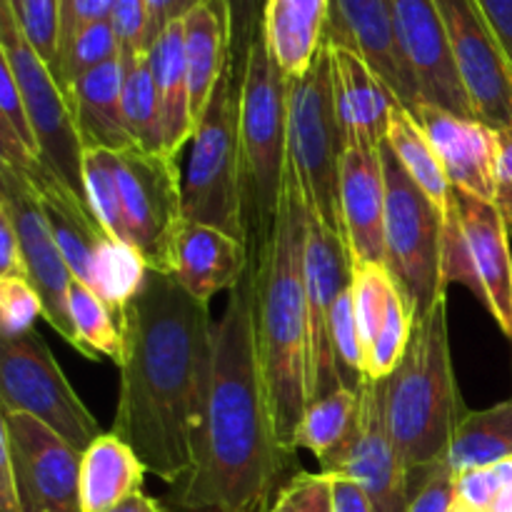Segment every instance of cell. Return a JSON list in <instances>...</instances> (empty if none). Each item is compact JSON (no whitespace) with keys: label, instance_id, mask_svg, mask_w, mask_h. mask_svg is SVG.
Returning <instances> with one entry per match:
<instances>
[{"label":"cell","instance_id":"5","mask_svg":"<svg viewBox=\"0 0 512 512\" xmlns=\"http://www.w3.org/2000/svg\"><path fill=\"white\" fill-rule=\"evenodd\" d=\"M240 78V178L250 258L265 248L288 170V78L263 35L250 45Z\"/></svg>","mask_w":512,"mask_h":512},{"label":"cell","instance_id":"18","mask_svg":"<svg viewBox=\"0 0 512 512\" xmlns=\"http://www.w3.org/2000/svg\"><path fill=\"white\" fill-rule=\"evenodd\" d=\"M395 33L405 63L418 83L420 100L460 118H475L438 0H395Z\"/></svg>","mask_w":512,"mask_h":512},{"label":"cell","instance_id":"7","mask_svg":"<svg viewBox=\"0 0 512 512\" xmlns=\"http://www.w3.org/2000/svg\"><path fill=\"white\" fill-rule=\"evenodd\" d=\"M183 218L185 223L213 225L245 240L240 78L233 60L220 75L190 140V158L183 175Z\"/></svg>","mask_w":512,"mask_h":512},{"label":"cell","instance_id":"48","mask_svg":"<svg viewBox=\"0 0 512 512\" xmlns=\"http://www.w3.org/2000/svg\"><path fill=\"white\" fill-rule=\"evenodd\" d=\"M500 135V153H498V170H495V205L505 220L512 238V130H505Z\"/></svg>","mask_w":512,"mask_h":512},{"label":"cell","instance_id":"58","mask_svg":"<svg viewBox=\"0 0 512 512\" xmlns=\"http://www.w3.org/2000/svg\"><path fill=\"white\" fill-rule=\"evenodd\" d=\"M165 510H168V508H165Z\"/></svg>","mask_w":512,"mask_h":512},{"label":"cell","instance_id":"46","mask_svg":"<svg viewBox=\"0 0 512 512\" xmlns=\"http://www.w3.org/2000/svg\"><path fill=\"white\" fill-rule=\"evenodd\" d=\"M0 113H3L0 120H5V123L10 125V130H13L35 155H40L38 140H35L33 125H30L28 110H25L23 103V95H20L13 73H10V68L3 60H0Z\"/></svg>","mask_w":512,"mask_h":512},{"label":"cell","instance_id":"31","mask_svg":"<svg viewBox=\"0 0 512 512\" xmlns=\"http://www.w3.org/2000/svg\"><path fill=\"white\" fill-rule=\"evenodd\" d=\"M358 408V390L348 388V385L310 403L298 428L295 448L310 450L318 463H325L350 438L355 420H358Z\"/></svg>","mask_w":512,"mask_h":512},{"label":"cell","instance_id":"35","mask_svg":"<svg viewBox=\"0 0 512 512\" xmlns=\"http://www.w3.org/2000/svg\"><path fill=\"white\" fill-rule=\"evenodd\" d=\"M68 308L70 318H73V328L88 358L98 360L103 355V358L115 360V365H118L120 358H123V335H120V325L113 310L80 280L70 283Z\"/></svg>","mask_w":512,"mask_h":512},{"label":"cell","instance_id":"27","mask_svg":"<svg viewBox=\"0 0 512 512\" xmlns=\"http://www.w3.org/2000/svg\"><path fill=\"white\" fill-rule=\"evenodd\" d=\"M185 28V60H188V83L193 118L198 125L218 85L220 75L228 68L230 58V30L228 10L223 0H208L190 10L183 18Z\"/></svg>","mask_w":512,"mask_h":512},{"label":"cell","instance_id":"28","mask_svg":"<svg viewBox=\"0 0 512 512\" xmlns=\"http://www.w3.org/2000/svg\"><path fill=\"white\" fill-rule=\"evenodd\" d=\"M148 468L123 438L110 430L83 453L80 465V510L108 512L140 493Z\"/></svg>","mask_w":512,"mask_h":512},{"label":"cell","instance_id":"9","mask_svg":"<svg viewBox=\"0 0 512 512\" xmlns=\"http://www.w3.org/2000/svg\"><path fill=\"white\" fill-rule=\"evenodd\" d=\"M443 283L465 285L512 340L510 233L498 205L455 188L445 210Z\"/></svg>","mask_w":512,"mask_h":512},{"label":"cell","instance_id":"11","mask_svg":"<svg viewBox=\"0 0 512 512\" xmlns=\"http://www.w3.org/2000/svg\"><path fill=\"white\" fill-rule=\"evenodd\" d=\"M0 403L8 413L33 415L80 453L103 435L35 330L0 338Z\"/></svg>","mask_w":512,"mask_h":512},{"label":"cell","instance_id":"54","mask_svg":"<svg viewBox=\"0 0 512 512\" xmlns=\"http://www.w3.org/2000/svg\"><path fill=\"white\" fill-rule=\"evenodd\" d=\"M108 512H168V510H165L163 503H158V500L150 498V495H145L143 490H140V493L130 495V498H125L123 503H118Z\"/></svg>","mask_w":512,"mask_h":512},{"label":"cell","instance_id":"25","mask_svg":"<svg viewBox=\"0 0 512 512\" xmlns=\"http://www.w3.org/2000/svg\"><path fill=\"white\" fill-rule=\"evenodd\" d=\"M330 0H265L263 40L288 80L313 65L328 25Z\"/></svg>","mask_w":512,"mask_h":512},{"label":"cell","instance_id":"53","mask_svg":"<svg viewBox=\"0 0 512 512\" xmlns=\"http://www.w3.org/2000/svg\"><path fill=\"white\" fill-rule=\"evenodd\" d=\"M495 468H498L500 480H503V488H500L498 498H495L490 512H512V458L503 460V463H498Z\"/></svg>","mask_w":512,"mask_h":512},{"label":"cell","instance_id":"56","mask_svg":"<svg viewBox=\"0 0 512 512\" xmlns=\"http://www.w3.org/2000/svg\"><path fill=\"white\" fill-rule=\"evenodd\" d=\"M453 512H465V510H460V508H458V505H453Z\"/></svg>","mask_w":512,"mask_h":512},{"label":"cell","instance_id":"20","mask_svg":"<svg viewBox=\"0 0 512 512\" xmlns=\"http://www.w3.org/2000/svg\"><path fill=\"white\" fill-rule=\"evenodd\" d=\"M410 113L433 143L450 185L495 203V170H498L500 153L498 130L475 118H460L423 100L410 108Z\"/></svg>","mask_w":512,"mask_h":512},{"label":"cell","instance_id":"22","mask_svg":"<svg viewBox=\"0 0 512 512\" xmlns=\"http://www.w3.org/2000/svg\"><path fill=\"white\" fill-rule=\"evenodd\" d=\"M250 265L245 240L213 228L183 223L173 245V278L193 298L210 303L220 290H233Z\"/></svg>","mask_w":512,"mask_h":512},{"label":"cell","instance_id":"47","mask_svg":"<svg viewBox=\"0 0 512 512\" xmlns=\"http://www.w3.org/2000/svg\"><path fill=\"white\" fill-rule=\"evenodd\" d=\"M115 0H60V53L88 25L108 20ZM58 53V58H60Z\"/></svg>","mask_w":512,"mask_h":512},{"label":"cell","instance_id":"41","mask_svg":"<svg viewBox=\"0 0 512 512\" xmlns=\"http://www.w3.org/2000/svg\"><path fill=\"white\" fill-rule=\"evenodd\" d=\"M268 512H335L333 475L300 470L285 480Z\"/></svg>","mask_w":512,"mask_h":512},{"label":"cell","instance_id":"8","mask_svg":"<svg viewBox=\"0 0 512 512\" xmlns=\"http://www.w3.org/2000/svg\"><path fill=\"white\" fill-rule=\"evenodd\" d=\"M385 168V268L413 320H423L445 298V210L405 173L398 155L380 148Z\"/></svg>","mask_w":512,"mask_h":512},{"label":"cell","instance_id":"21","mask_svg":"<svg viewBox=\"0 0 512 512\" xmlns=\"http://www.w3.org/2000/svg\"><path fill=\"white\" fill-rule=\"evenodd\" d=\"M380 148L348 143L340 163V223L353 265H385L388 188Z\"/></svg>","mask_w":512,"mask_h":512},{"label":"cell","instance_id":"17","mask_svg":"<svg viewBox=\"0 0 512 512\" xmlns=\"http://www.w3.org/2000/svg\"><path fill=\"white\" fill-rule=\"evenodd\" d=\"M455 65L480 123L512 130V65L475 0H438Z\"/></svg>","mask_w":512,"mask_h":512},{"label":"cell","instance_id":"45","mask_svg":"<svg viewBox=\"0 0 512 512\" xmlns=\"http://www.w3.org/2000/svg\"><path fill=\"white\" fill-rule=\"evenodd\" d=\"M503 480L498 468H478L455 475V505L465 512H490Z\"/></svg>","mask_w":512,"mask_h":512},{"label":"cell","instance_id":"51","mask_svg":"<svg viewBox=\"0 0 512 512\" xmlns=\"http://www.w3.org/2000/svg\"><path fill=\"white\" fill-rule=\"evenodd\" d=\"M512 65V0H475Z\"/></svg>","mask_w":512,"mask_h":512},{"label":"cell","instance_id":"44","mask_svg":"<svg viewBox=\"0 0 512 512\" xmlns=\"http://www.w3.org/2000/svg\"><path fill=\"white\" fill-rule=\"evenodd\" d=\"M230 30V58L235 70L243 68L250 45L263 35L265 0H225Z\"/></svg>","mask_w":512,"mask_h":512},{"label":"cell","instance_id":"13","mask_svg":"<svg viewBox=\"0 0 512 512\" xmlns=\"http://www.w3.org/2000/svg\"><path fill=\"white\" fill-rule=\"evenodd\" d=\"M0 450L8 455L18 490L20 512L80 510L83 453L33 415L8 413L0 418Z\"/></svg>","mask_w":512,"mask_h":512},{"label":"cell","instance_id":"12","mask_svg":"<svg viewBox=\"0 0 512 512\" xmlns=\"http://www.w3.org/2000/svg\"><path fill=\"white\" fill-rule=\"evenodd\" d=\"M130 245L150 270L173 275L175 235L183 228V175L178 155L148 153L138 145L118 153Z\"/></svg>","mask_w":512,"mask_h":512},{"label":"cell","instance_id":"26","mask_svg":"<svg viewBox=\"0 0 512 512\" xmlns=\"http://www.w3.org/2000/svg\"><path fill=\"white\" fill-rule=\"evenodd\" d=\"M150 70L160 105V128H163L165 150L178 155L185 143L193 140L195 118L190 105L188 60H185V28L183 20L168 25L150 45Z\"/></svg>","mask_w":512,"mask_h":512},{"label":"cell","instance_id":"30","mask_svg":"<svg viewBox=\"0 0 512 512\" xmlns=\"http://www.w3.org/2000/svg\"><path fill=\"white\" fill-rule=\"evenodd\" d=\"M388 145L403 163L405 173L415 180V185H420V190H425L440 208L448 210L450 198H453V185L445 175L433 143L405 105H398L393 118H390Z\"/></svg>","mask_w":512,"mask_h":512},{"label":"cell","instance_id":"57","mask_svg":"<svg viewBox=\"0 0 512 512\" xmlns=\"http://www.w3.org/2000/svg\"><path fill=\"white\" fill-rule=\"evenodd\" d=\"M265 512H268V510H265Z\"/></svg>","mask_w":512,"mask_h":512},{"label":"cell","instance_id":"33","mask_svg":"<svg viewBox=\"0 0 512 512\" xmlns=\"http://www.w3.org/2000/svg\"><path fill=\"white\" fill-rule=\"evenodd\" d=\"M148 270L150 268L133 245L120 243V240L108 235L100 245L98 258H95L93 293L118 318L125 305L140 293L145 278H148Z\"/></svg>","mask_w":512,"mask_h":512},{"label":"cell","instance_id":"2","mask_svg":"<svg viewBox=\"0 0 512 512\" xmlns=\"http://www.w3.org/2000/svg\"><path fill=\"white\" fill-rule=\"evenodd\" d=\"M275 435L255 328L250 260L213 333V383L198 465L173 485L168 512H265L293 465Z\"/></svg>","mask_w":512,"mask_h":512},{"label":"cell","instance_id":"14","mask_svg":"<svg viewBox=\"0 0 512 512\" xmlns=\"http://www.w3.org/2000/svg\"><path fill=\"white\" fill-rule=\"evenodd\" d=\"M358 395L360 408L353 433L325 463H320V470L358 483L375 512H405L410 500L408 473L390 438L388 378H365Z\"/></svg>","mask_w":512,"mask_h":512},{"label":"cell","instance_id":"10","mask_svg":"<svg viewBox=\"0 0 512 512\" xmlns=\"http://www.w3.org/2000/svg\"><path fill=\"white\" fill-rule=\"evenodd\" d=\"M0 60L13 73L15 85L23 95L30 125L40 148V160L88 203L83 180L85 145L80 140L68 95L55 80L53 70L25 38L13 5L0 0Z\"/></svg>","mask_w":512,"mask_h":512},{"label":"cell","instance_id":"19","mask_svg":"<svg viewBox=\"0 0 512 512\" xmlns=\"http://www.w3.org/2000/svg\"><path fill=\"white\" fill-rule=\"evenodd\" d=\"M323 40L358 53L408 110L420 103L395 33V0H330Z\"/></svg>","mask_w":512,"mask_h":512},{"label":"cell","instance_id":"32","mask_svg":"<svg viewBox=\"0 0 512 512\" xmlns=\"http://www.w3.org/2000/svg\"><path fill=\"white\" fill-rule=\"evenodd\" d=\"M125 85H123V115L125 128L140 150L163 153V128H160V105L155 90L153 70L148 53L123 58ZM168 153V150H165Z\"/></svg>","mask_w":512,"mask_h":512},{"label":"cell","instance_id":"43","mask_svg":"<svg viewBox=\"0 0 512 512\" xmlns=\"http://www.w3.org/2000/svg\"><path fill=\"white\" fill-rule=\"evenodd\" d=\"M120 58L150 53V10L148 0H115L110 13Z\"/></svg>","mask_w":512,"mask_h":512},{"label":"cell","instance_id":"37","mask_svg":"<svg viewBox=\"0 0 512 512\" xmlns=\"http://www.w3.org/2000/svg\"><path fill=\"white\" fill-rule=\"evenodd\" d=\"M415 320L410 315L408 305H405L400 290H395L393 300H390L388 318L380 328L378 338H375L373 348L365 353L363 360V378L368 380H385L395 373V368L403 360L405 350H408L410 338H413Z\"/></svg>","mask_w":512,"mask_h":512},{"label":"cell","instance_id":"42","mask_svg":"<svg viewBox=\"0 0 512 512\" xmlns=\"http://www.w3.org/2000/svg\"><path fill=\"white\" fill-rule=\"evenodd\" d=\"M408 510L405 512H453L455 473L445 460L408 475Z\"/></svg>","mask_w":512,"mask_h":512},{"label":"cell","instance_id":"24","mask_svg":"<svg viewBox=\"0 0 512 512\" xmlns=\"http://www.w3.org/2000/svg\"><path fill=\"white\" fill-rule=\"evenodd\" d=\"M125 63L120 55L80 75L68 88V103L85 148H133L123 115Z\"/></svg>","mask_w":512,"mask_h":512},{"label":"cell","instance_id":"36","mask_svg":"<svg viewBox=\"0 0 512 512\" xmlns=\"http://www.w3.org/2000/svg\"><path fill=\"white\" fill-rule=\"evenodd\" d=\"M398 285L390 278L385 265L375 263H360L353 265V280H350V295H353V310L355 323H358L360 345H363V360L365 353L373 348L375 338H378L380 328L388 318L390 300Z\"/></svg>","mask_w":512,"mask_h":512},{"label":"cell","instance_id":"34","mask_svg":"<svg viewBox=\"0 0 512 512\" xmlns=\"http://www.w3.org/2000/svg\"><path fill=\"white\" fill-rule=\"evenodd\" d=\"M118 165L120 158L115 150L85 148L83 180L90 210H93V215L98 218V223L103 225L110 238L130 245L123 193H120Z\"/></svg>","mask_w":512,"mask_h":512},{"label":"cell","instance_id":"15","mask_svg":"<svg viewBox=\"0 0 512 512\" xmlns=\"http://www.w3.org/2000/svg\"><path fill=\"white\" fill-rule=\"evenodd\" d=\"M0 210L8 213L10 223L18 233L23 260L28 265V278L43 300L45 320L70 348L88 358L73 328L68 308L70 283L75 278L55 243L53 230L45 218L43 205H40L38 190L23 173L3 163H0Z\"/></svg>","mask_w":512,"mask_h":512},{"label":"cell","instance_id":"29","mask_svg":"<svg viewBox=\"0 0 512 512\" xmlns=\"http://www.w3.org/2000/svg\"><path fill=\"white\" fill-rule=\"evenodd\" d=\"M512 458V398L485 410H468L445 453L455 475L493 468Z\"/></svg>","mask_w":512,"mask_h":512},{"label":"cell","instance_id":"4","mask_svg":"<svg viewBox=\"0 0 512 512\" xmlns=\"http://www.w3.org/2000/svg\"><path fill=\"white\" fill-rule=\"evenodd\" d=\"M465 415L443 298L415 323L408 350L388 378V428L405 473L445 460Z\"/></svg>","mask_w":512,"mask_h":512},{"label":"cell","instance_id":"6","mask_svg":"<svg viewBox=\"0 0 512 512\" xmlns=\"http://www.w3.org/2000/svg\"><path fill=\"white\" fill-rule=\"evenodd\" d=\"M345 145L348 140L335 105L333 50L323 40L305 75L288 80V160L298 175L308 213L340 235V163Z\"/></svg>","mask_w":512,"mask_h":512},{"label":"cell","instance_id":"49","mask_svg":"<svg viewBox=\"0 0 512 512\" xmlns=\"http://www.w3.org/2000/svg\"><path fill=\"white\" fill-rule=\"evenodd\" d=\"M0 278H28V265L23 260L18 233L3 210H0Z\"/></svg>","mask_w":512,"mask_h":512},{"label":"cell","instance_id":"38","mask_svg":"<svg viewBox=\"0 0 512 512\" xmlns=\"http://www.w3.org/2000/svg\"><path fill=\"white\" fill-rule=\"evenodd\" d=\"M120 55L118 40H115L113 25L108 20H100V23L88 25V28L80 30L73 40L68 43V48L60 53L58 68H55V80L60 83L63 93L68 95V88L85 75L88 70L98 68L105 60Z\"/></svg>","mask_w":512,"mask_h":512},{"label":"cell","instance_id":"39","mask_svg":"<svg viewBox=\"0 0 512 512\" xmlns=\"http://www.w3.org/2000/svg\"><path fill=\"white\" fill-rule=\"evenodd\" d=\"M15 15L25 38L55 75L60 53V0H20Z\"/></svg>","mask_w":512,"mask_h":512},{"label":"cell","instance_id":"52","mask_svg":"<svg viewBox=\"0 0 512 512\" xmlns=\"http://www.w3.org/2000/svg\"><path fill=\"white\" fill-rule=\"evenodd\" d=\"M333 500L335 512H375L365 490L343 475H333Z\"/></svg>","mask_w":512,"mask_h":512},{"label":"cell","instance_id":"23","mask_svg":"<svg viewBox=\"0 0 512 512\" xmlns=\"http://www.w3.org/2000/svg\"><path fill=\"white\" fill-rule=\"evenodd\" d=\"M330 50H333L335 105H338L345 140L380 148L388 143L390 118L403 103L358 53L340 45H330Z\"/></svg>","mask_w":512,"mask_h":512},{"label":"cell","instance_id":"1","mask_svg":"<svg viewBox=\"0 0 512 512\" xmlns=\"http://www.w3.org/2000/svg\"><path fill=\"white\" fill-rule=\"evenodd\" d=\"M123 335L113 433L173 488L195 473L213 383L208 303L173 275L148 270L118 315Z\"/></svg>","mask_w":512,"mask_h":512},{"label":"cell","instance_id":"55","mask_svg":"<svg viewBox=\"0 0 512 512\" xmlns=\"http://www.w3.org/2000/svg\"><path fill=\"white\" fill-rule=\"evenodd\" d=\"M8 3L13 5V10H15V8H18V5H20V0H8Z\"/></svg>","mask_w":512,"mask_h":512},{"label":"cell","instance_id":"3","mask_svg":"<svg viewBox=\"0 0 512 512\" xmlns=\"http://www.w3.org/2000/svg\"><path fill=\"white\" fill-rule=\"evenodd\" d=\"M308 208L288 160L278 218L255 258V328L260 368L275 435L290 460L308 408V295H305Z\"/></svg>","mask_w":512,"mask_h":512},{"label":"cell","instance_id":"16","mask_svg":"<svg viewBox=\"0 0 512 512\" xmlns=\"http://www.w3.org/2000/svg\"><path fill=\"white\" fill-rule=\"evenodd\" d=\"M353 280L345 238L308 213L305 235V295H308V405L343 388L330 335L338 295Z\"/></svg>","mask_w":512,"mask_h":512},{"label":"cell","instance_id":"40","mask_svg":"<svg viewBox=\"0 0 512 512\" xmlns=\"http://www.w3.org/2000/svg\"><path fill=\"white\" fill-rule=\"evenodd\" d=\"M45 318L43 300L28 278H0V338H18Z\"/></svg>","mask_w":512,"mask_h":512},{"label":"cell","instance_id":"50","mask_svg":"<svg viewBox=\"0 0 512 512\" xmlns=\"http://www.w3.org/2000/svg\"><path fill=\"white\" fill-rule=\"evenodd\" d=\"M200 3H208V0H148L150 10V45L155 43L160 33H163L168 25L178 23L193 8H198ZM225 3V0H223Z\"/></svg>","mask_w":512,"mask_h":512}]
</instances>
